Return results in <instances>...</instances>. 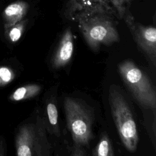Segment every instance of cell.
I'll use <instances>...</instances> for the list:
<instances>
[{
    "label": "cell",
    "mask_w": 156,
    "mask_h": 156,
    "mask_svg": "<svg viewBox=\"0 0 156 156\" xmlns=\"http://www.w3.org/2000/svg\"><path fill=\"white\" fill-rule=\"evenodd\" d=\"M108 101L111 113L120 139L127 151L134 152L139 137L135 121L130 107L121 92L112 85L109 89Z\"/></svg>",
    "instance_id": "6da1fadb"
},
{
    "label": "cell",
    "mask_w": 156,
    "mask_h": 156,
    "mask_svg": "<svg viewBox=\"0 0 156 156\" xmlns=\"http://www.w3.org/2000/svg\"><path fill=\"white\" fill-rule=\"evenodd\" d=\"M133 0H68L64 15L72 21L95 14H104L121 20L130 11Z\"/></svg>",
    "instance_id": "7a4b0ae2"
},
{
    "label": "cell",
    "mask_w": 156,
    "mask_h": 156,
    "mask_svg": "<svg viewBox=\"0 0 156 156\" xmlns=\"http://www.w3.org/2000/svg\"><path fill=\"white\" fill-rule=\"evenodd\" d=\"M63 105L67 128L74 144L88 146L93 138L92 127L94 115L93 110L83 101L71 97L65 98Z\"/></svg>",
    "instance_id": "3957f363"
},
{
    "label": "cell",
    "mask_w": 156,
    "mask_h": 156,
    "mask_svg": "<svg viewBox=\"0 0 156 156\" xmlns=\"http://www.w3.org/2000/svg\"><path fill=\"white\" fill-rule=\"evenodd\" d=\"M77 23L85 42L94 51H98L101 45L110 46L119 41L115 19L111 16L95 14Z\"/></svg>",
    "instance_id": "277c9868"
},
{
    "label": "cell",
    "mask_w": 156,
    "mask_h": 156,
    "mask_svg": "<svg viewBox=\"0 0 156 156\" xmlns=\"http://www.w3.org/2000/svg\"><path fill=\"white\" fill-rule=\"evenodd\" d=\"M118 71L137 102L145 108L155 110L156 93L147 76L130 60H125L119 63Z\"/></svg>",
    "instance_id": "5b68a950"
},
{
    "label": "cell",
    "mask_w": 156,
    "mask_h": 156,
    "mask_svg": "<svg viewBox=\"0 0 156 156\" xmlns=\"http://www.w3.org/2000/svg\"><path fill=\"white\" fill-rule=\"evenodd\" d=\"M18 156H46L50 154L51 146L47 140L44 119L37 118L35 124L21 126L15 137Z\"/></svg>",
    "instance_id": "8992f818"
},
{
    "label": "cell",
    "mask_w": 156,
    "mask_h": 156,
    "mask_svg": "<svg viewBox=\"0 0 156 156\" xmlns=\"http://www.w3.org/2000/svg\"><path fill=\"white\" fill-rule=\"evenodd\" d=\"M133 40L154 65L156 63V29L136 22L130 11L122 18Z\"/></svg>",
    "instance_id": "52a82bcc"
},
{
    "label": "cell",
    "mask_w": 156,
    "mask_h": 156,
    "mask_svg": "<svg viewBox=\"0 0 156 156\" xmlns=\"http://www.w3.org/2000/svg\"><path fill=\"white\" fill-rule=\"evenodd\" d=\"M74 51V38L71 28L63 33L51 59V65L57 69L65 66L71 60Z\"/></svg>",
    "instance_id": "ba28073f"
},
{
    "label": "cell",
    "mask_w": 156,
    "mask_h": 156,
    "mask_svg": "<svg viewBox=\"0 0 156 156\" xmlns=\"http://www.w3.org/2000/svg\"><path fill=\"white\" fill-rule=\"evenodd\" d=\"M29 9V4L21 0L14 1L6 6L2 13L4 30L23 20Z\"/></svg>",
    "instance_id": "9c48e42d"
},
{
    "label": "cell",
    "mask_w": 156,
    "mask_h": 156,
    "mask_svg": "<svg viewBox=\"0 0 156 156\" xmlns=\"http://www.w3.org/2000/svg\"><path fill=\"white\" fill-rule=\"evenodd\" d=\"M41 89V86L38 84H27L16 89L9 96V99L16 102L31 99L37 96L40 93Z\"/></svg>",
    "instance_id": "30bf717a"
},
{
    "label": "cell",
    "mask_w": 156,
    "mask_h": 156,
    "mask_svg": "<svg viewBox=\"0 0 156 156\" xmlns=\"http://www.w3.org/2000/svg\"><path fill=\"white\" fill-rule=\"evenodd\" d=\"M94 156H114V150L111 140L106 132H102L96 147L93 150Z\"/></svg>",
    "instance_id": "8fae6325"
},
{
    "label": "cell",
    "mask_w": 156,
    "mask_h": 156,
    "mask_svg": "<svg viewBox=\"0 0 156 156\" xmlns=\"http://www.w3.org/2000/svg\"><path fill=\"white\" fill-rule=\"evenodd\" d=\"M27 21V20H22L4 30L6 38L12 43L17 42L21 38L25 30Z\"/></svg>",
    "instance_id": "7c38bea8"
},
{
    "label": "cell",
    "mask_w": 156,
    "mask_h": 156,
    "mask_svg": "<svg viewBox=\"0 0 156 156\" xmlns=\"http://www.w3.org/2000/svg\"><path fill=\"white\" fill-rule=\"evenodd\" d=\"M46 110L49 123L53 128L54 133L57 136H60V134L58 126V112L55 103L52 102L48 103Z\"/></svg>",
    "instance_id": "4fadbf2b"
},
{
    "label": "cell",
    "mask_w": 156,
    "mask_h": 156,
    "mask_svg": "<svg viewBox=\"0 0 156 156\" xmlns=\"http://www.w3.org/2000/svg\"><path fill=\"white\" fill-rule=\"evenodd\" d=\"M15 77V74L11 68L0 66V87H5L10 83Z\"/></svg>",
    "instance_id": "5bb4252c"
},
{
    "label": "cell",
    "mask_w": 156,
    "mask_h": 156,
    "mask_svg": "<svg viewBox=\"0 0 156 156\" xmlns=\"http://www.w3.org/2000/svg\"><path fill=\"white\" fill-rule=\"evenodd\" d=\"M85 151L83 149V147L79 145L74 144L71 150V155L73 156H84L86 155Z\"/></svg>",
    "instance_id": "9a60e30c"
}]
</instances>
